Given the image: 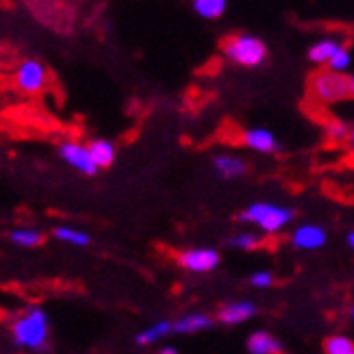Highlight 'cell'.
<instances>
[{
	"label": "cell",
	"instance_id": "obj_3",
	"mask_svg": "<svg viewBox=\"0 0 354 354\" xmlns=\"http://www.w3.org/2000/svg\"><path fill=\"white\" fill-rule=\"evenodd\" d=\"M294 220V211L274 203H252L239 215V222L257 226L263 235H276Z\"/></svg>",
	"mask_w": 354,
	"mask_h": 354
},
{
	"label": "cell",
	"instance_id": "obj_5",
	"mask_svg": "<svg viewBox=\"0 0 354 354\" xmlns=\"http://www.w3.org/2000/svg\"><path fill=\"white\" fill-rule=\"evenodd\" d=\"M220 252L213 248H187L176 254L178 268L192 274H209L220 266Z\"/></svg>",
	"mask_w": 354,
	"mask_h": 354
},
{
	"label": "cell",
	"instance_id": "obj_21",
	"mask_svg": "<svg viewBox=\"0 0 354 354\" xmlns=\"http://www.w3.org/2000/svg\"><path fill=\"white\" fill-rule=\"evenodd\" d=\"M11 241L18 245H24V248H35V245L44 243V235L37 233V230H13Z\"/></svg>",
	"mask_w": 354,
	"mask_h": 354
},
{
	"label": "cell",
	"instance_id": "obj_13",
	"mask_svg": "<svg viewBox=\"0 0 354 354\" xmlns=\"http://www.w3.org/2000/svg\"><path fill=\"white\" fill-rule=\"evenodd\" d=\"M215 324V319L209 313H187L178 317L176 322H172V333L178 335H194V333H203L209 330Z\"/></svg>",
	"mask_w": 354,
	"mask_h": 354
},
{
	"label": "cell",
	"instance_id": "obj_1",
	"mask_svg": "<svg viewBox=\"0 0 354 354\" xmlns=\"http://www.w3.org/2000/svg\"><path fill=\"white\" fill-rule=\"evenodd\" d=\"M222 57L239 68H259L268 61V46L252 33H233L222 41Z\"/></svg>",
	"mask_w": 354,
	"mask_h": 354
},
{
	"label": "cell",
	"instance_id": "obj_28",
	"mask_svg": "<svg viewBox=\"0 0 354 354\" xmlns=\"http://www.w3.org/2000/svg\"><path fill=\"white\" fill-rule=\"evenodd\" d=\"M350 85H352V94H354V74H350Z\"/></svg>",
	"mask_w": 354,
	"mask_h": 354
},
{
	"label": "cell",
	"instance_id": "obj_10",
	"mask_svg": "<svg viewBox=\"0 0 354 354\" xmlns=\"http://www.w3.org/2000/svg\"><path fill=\"white\" fill-rule=\"evenodd\" d=\"M344 39L337 37V35H322L317 37L311 46L309 50H306V57L313 66H328V61L344 48Z\"/></svg>",
	"mask_w": 354,
	"mask_h": 354
},
{
	"label": "cell",
	"instance_id": "obj_30",
	"mask_svg": "<svg viewBox=\"0 0 354 354\" xmlns=\"http://www.w3.org/2000/svg\"><path fill=\"white\" fill-rule=\"evenodd\" d=\"M30 3H33V0H30Z\"/></svg>",
	"mask_w": 354,
	"mask_h": 354
},
{
	"label": "cell",
	"instance_id": "obj_29",
	"mask_svg": "<svg viewBox=\"0 0 354 354\" xmlns=\"http://www.w3.org/2000/svg\"><path fill=\"white\" fill-rule=\"evenodd\" d=\"M350 317H352V319H354V304H352V306H350Z\"/></svg>",
	"mask_w": 354,
	"mask_h": 354
},
{
	"label": "cell",
	"instance_id": "obj_15",
	"mask_svg": "<svg viewBox=\"0 0 354 354\" xmlns=\"http://www.w3.org/2000/svg\"><path fill=\"white\" fill-rule=\"evenodd\" d=\"M87 150L94 163L98 165V170L100 167H111L115 161V144L109 140H91Z\"/></svg>",
	"mask_w": 354,
	"mask_h": 354
},
{
	"label": "cell",
	"instance_id": "obj_26",
	"mask_svg": "<svg viewBox=\"0 0 354 354\" xmlns=\"http://www.w3.org/2000/svg\"><path fill=\"white\" fill-rule=\"evenodd\" d=\"M159 354H178V350L174 346H165V348L159 350Z\"/></svg>",
	"mask_w": 354,
	"mask_h": 354
},
{
	"label": "cell",
	"instance_id": "obj_11",
	"mask_svg": "<svg viewBox=\"0 0 354 354\" xmlns=\"http://www.w3.org/2000/svg\"><path fill=\"white\" fill-rule=\"evenodd\" d=\"M257 315V304L250 300H237V302H226L218 309V322L226 326L245 324L250 317Z\"/></svg>",
	"mask_w": 354,
	"mask_h": 354
},
{
	"label": "cell",
	"instance_id": "obj_4",
	"mask_svg": "<svg viewBox=\"0 0 354 354\" xmlns=\"http://www.w3.org/2000/svg\"><path fill=\"white\" fill-rule=\"evenodd\" d=\"M13 342L20 348L48 352V317L39 309H30L13 324Z\"/></svg>",
	"mask_w": 354,
	"mask_h": 354
},
{
	"label": "cell",
	"instance_id": "obj_16",
	"mask_svg": "<svg viewBox=\"0 0 354 354\" xmlns=\"http://www.w3.org/2000/svg\"><path fill=\"white\" fill-rule=\"evenodd\" d=\"M192 9L203 20H220L228 9V0H192Z\"/></svg>",
	"mask_w": 354,
	"mask_h": 354
},
{
	"label": "cell",
	"instance_id": "obj_2",
	"mask_svg": "<svg viewBox=\"0 0 354 354\" xmlns=\"http://www.w3.org/2000/svg\"><path fill=\"white\" fill-rule=\"evenodd\" d=\"M309 94L317 104H339L350 98L352 94V85H350V74H337L330 70H317L311 81H309Z\"/></svg>",
	"mask_w": 354,
	"mask_h": 354
},
{
	"label": "cell",
	"instance_id": "obj_6",
	"mask_svg": "<svg viewBox=\"0 0 354 354\" xmlns=\"http://www.w3.org/2000/svg\"><path fill=\"white\" fill-rule=\"evenodd\" d=\"M239 142H241V146L257 152V155H274V152L281 150V144L276 140V135L263 127L243 129L239 135Z\"/></svg>",
	"mask_w": 354,
	"mask_h": 354
},
{
	"label": "cell",
	"instance_id": "obj_22",
	"mask_svg": "<svg viewBox=\"0 0 354 354\" xmlns=\"http://www.w3.org/2000/svg\"><path fill=\"white\" fill-rule=\"evenodd\" d=\"M350 68H352V53H350L348 46H344V48H342L339 53H337V55L328 61V66H326V70L337 72V74H346Z\"/></svg>",
	"mask_w": 354,
	"mask_h": 354
},
{
	"label": "cell",
	"instance_id": "obj_12",
	"mask_svg": "<svg viewBox=\"0 0 354 354\" xmlns=\"http://www.w3.org/2000/svg\"><path fill=\"white\" fill-rule=\"evenodd\" d=\"M211 163H213L215 174L226 178V180H237L248 172V163L237 155H230V152H220V155L213 157Z\"/></svg>",
	"mask_w": 354,
	"mask_h": 354
},
{
	"label": "cell",
	"instance_id": "obj_7",
	"mask_svg": "<svg viewBox=\"0 0 354 354\" xmlns=\"http://www.w3.org/2000/svg\"><path fill=\"white\" fill-rule=\"evenodd\" d=\"M59 155L66 163L76 167V170L83 172L85 176H96L98 165L94 163V159H91L89 150L85 146L76 144V142H66V144L59 146Z\"/></svg>",
	"mask_w": 354,
	"mask_h": 354
},
{
	"label": "cell",
	"instance_id": "obj_17",
	"mask_svg": "<svg viewBox=\"0 0 354 354\" xmlns=\"http://www.w3.org/2000/svg\"><path fill=\"white\" fill-rule=\"evenodd\" d=\"M170 333H172V322L161 319V322H157V324L148 326L146 330L137 333L135 344H137V346H150V344H157L159 339H163V337H167Z\"/></svg>",
	"mask_w": 354,
	"mask_h": 354
},
{
	"label": "cell",
	"instance_id": "obj_9",
	"mask_svg": "<svg viewBox=\"0 0 354 354\" xmlns=\"http://www.w3.org/2000/svg\"><path fill=\"white\" fill-rule=\"evenodd\" d=\"M328 233L317 224H302L291 233V245L298 250H319L326 243Z\"/></svg>",
	"mask_w": 354,
	"mask_h": 354
},
{
	"label": "cell",
	"instance_id": "obj_25",
	"mask_svg": "<svg viewBox=\"0 0 354 354\" xmlns=\"http://www.w3.org/2000/svg\"><path fill=\"white\" fill-rule=\"evenodd\" d=\"M346 146H348V152H350V157L354 161V127L350 129V135H348V140H346Z\"/></svg>",
	"mask_w": 354,
	"mask_h": 354
},
{
	"label": "cell",
	"instance_id": "obj_27",
	"mask_svg": "<svg viewBox=\"0 0 354 354\" xmlns=\"http://www.w3.org/2000/svg\"><path fill=\"white\" fill-rule=\"evenodd\" d=\"M346 241H348V245H350V248L354 250V230H350V233H348V237H346Z\"/></svg>",
	"mask_w": 354,
	"mask_h": 354
},
{
	"label": "cell",
	"instance_id": "obj_20",
	"mask_svg": "<svg viewBox=\"0 0 354 354\" xmlns=\"http://www.w3.org/2000/svg\"><path fill=\"white\" fill-rule=\"evenodd\" d=\"M324 354H354V339L348 335H330L324 342Z\"/></svg>",
	"mask_w": 354,
	"mask_h": 354
},
{
	"label": "cell",
	"instance_id": "obj_8",
	"mask_svg": "<svg viewBox=\"0 0 354 354\" xmlns=\"http://www.w3.org/2000/svg\"><path fill=\"white\" fill-rule=\"evenodd\" d=\"M15 83L26 94H37L46 85V68L35 59H26L20 64L18 74H15Z\"/></svg>",
	"mask_w": 354,
	"mask_h": 354
},
{
	"label": "cell",
	"instance_id": "obj_14",
	"mask_svg": "<svg viewBox=\"0 0 354 354\" xmlns=\"http://www.w3.org/2000/svg\"><path fill=\"white\" fill-rule=\"evenodd\" d=\"M248 354H283V344L279 337L268 330H254L245 342Z\"/></svg>",
	"mask_w": 354,
	"mask_h": 354
},
{
	"label": "cell",
	"instance_id": "obj_24",
	"mask_svg": "<svg viewBox=\"0 0 354 354\" xmlns=\"http://www.w3.org/2000/svg\"><path fill=\"white\" fill-rule=\"evenodd\" d=\"M250 285L254 289H270L274 285V274L268 270H259L250 276Z\"/></svg>",
	"mask_w": 354,
	"mask_h": 354
},
{
	"label": "cell",
	"instance_id": "obj_23",
	"mask_svg": "<svg viewBox=\"0 0 354 354\" xmlns=\"http://www.w3.org/2000/svg\"><path fill=\"white\" fill-rule=\"evenodd\" d=\"M53 233L57 239L74 243V245H89V241H91L87 233H81V230H74V228H55Z\"/></svg>",
	"mask_w": 354,
	"mask_h": 354
},
{
	"label": "cell",
	"instance_id": "obj_18",
	"mask_svg": "<svg viewBox=\"0 0 354 354\" xmlns=\"http://www.w3.org/2000/svg\"><path fill=\"white\" fill-rule=\"evenodd\" d=\"M228 243L233 245V248H237V250L254 252V250L261 248V245H263V239H261L259 233H252V230H241V233H237V235L230 237Z\"/></svg>",
	"mask_w": 354,
	"mask_h": 354
},
{
	"label": "cell",
	"instance_id": "obj_19",
	"mask_svg": "<svg viewBox=\"0 0 354 354\" xmlns=\"http://www.w3.org/2000/svg\"><path fill=\"white\" fill-rule=\"evenodd\" d=\"M350 129L346 122L342 118H330L324 122V135H326V140L333 142V144H342L348 140V135H350Z\"/></svg>",
	"mask_w": 354,
	"mask_h": 354
}]
</instances>
